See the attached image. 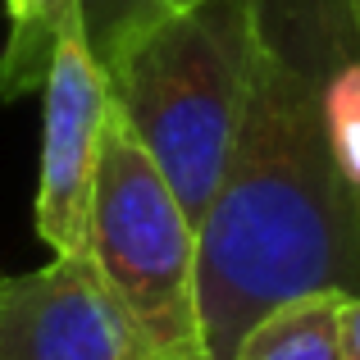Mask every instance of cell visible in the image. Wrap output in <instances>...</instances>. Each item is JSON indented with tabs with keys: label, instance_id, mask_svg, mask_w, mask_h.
I'll use <instances>...</instances> for the list:
<instances>
[{
	"label": "cell",
	"instance_id": "obj_1",
	"mask_svg": "<svg viewBox=\"0 0 360 360\" xmlns=\"http://www.w3.org/2000/svg\"><path fill=\"white\" fill-rule=\"evenodd\" d=\"M360 46V0H255V55L229 165L196 224L210 360L306 292L360 297V187L338 165L328 73Z\"/></svg>",
	"mask_w": 360,
	"mask_h": 360
},
{
	"label": "cell",
	"instance_id": "obj_2",
	"mask_svg": "<svg viewBox=\"0 0 360 360\" xmlns=\"http://www.w3.org/2000/svg\"><path fill=\"white\" fill-rule=\"evenodd\" d=\"M251 55L255 0H201L137 37L110 69L119 119L146 146L192 224H201L229 165Z\"/></svg>",
	"mask_w": 360,
	"mask_h": 360
},
{
	"label": "cell",
	"instance_id": "obj_3",
	"mask_svg": "<svg viewBox=\"0 0 360 360\" xmlns=\"http://www.w3.org/2000/svg\"><path fill=\"white\" fill-rule=\"evenodd\" d=\"M87 260L155 360H210L196 310V224L119 110L101 132Z\"/></svg>",
	"mask_w": 360,
	"mask_h": 360
},
{
	"label": "cell",
	"instance_id": "obj_4",
	"mask_svg": "<svg viewBox=\"0 0 360 360\" xmlns=\"http://www.w3.org/2000/svg\"><path fill=\"white\" fill-rule=\"evenodd\" d=\"M115 115L110 73L78 37H64L41 82V169L32 224L51 255H87V205L101 132Z\"/></svg>",
	"mask_w": 360,
	"mask_h": 360
},
{
	"label": "cell",
	"instance_id": "obj_5",
	"mask_svg": "<svg viewBox=\"0 0 360 360\" xmlns=\"http://www.w3.org/2000/svg\"><path fill=\"white\" fill-rule=\"evenodd\" d=\"M0 360H155L87 255L0 274Z\"/></svg>",
	"mask_w": 360,
	"mask_h": 360
},
{
	"label": "cell",
	"instance_id": "obj_6",
	"mask_svg": "<svg viewBox=\"0 0 360 360\" xmlns=\"http://www.w3.org/2000/svg\"><path fill=\"white\" fill-rule=\"evenodd\" d=\"M187 5L201 0H5L0 101L41 91L51 55L64 37H78L91 60L110 73L137 37Z\"/></svg>",
	"mask_w": 360,
	"mask_h": 360
},
{
	"label": "cell",
	"instance_id": "obj_7",
	"mask_svg": "<svg viewBox=\"0 0 360 360\" xmlns=\"http://www.w3.org/2000/svg\"><path fill=\"white\" fill-rule=\"evenodd\" d=\"M342 301L347 297L338 292H306L283 301L238 342L233 360H342L338 342Z\"/></svg>",
	"mask_w": 360,
	"mask_h": 360
},
{
	"label": "cell",
	"instance_id": "obj_8",
	"mask_svg": "<svg viewBox=\"0 0 360 360\" xmlns=\"http://www.w3.org/2000/svg\"><path fill=\"white\" fill-rule=\"evenodd\" d=\"M324 115H328V137H333L338 165L360 187V46L352 55H342L328 73Z\"/></svg>",
	"mask_w": 360,
	"mask_h": 360
},
{
	"label": "cell",
	"instance_id": "obj_9",
	"mask_svg": "<svg viewBox=\"0 0 360 360\" xmlns=\"http://www.w3.org/2000/svg\"><path fill=\"white\" fill-rule=\"evenodd\" d=\"M338 342H342V360H360V297H347L338 310Z\"/></svg>",
	"mask_w": 360,
	"mask_h": 360
}]
</instances>
